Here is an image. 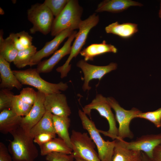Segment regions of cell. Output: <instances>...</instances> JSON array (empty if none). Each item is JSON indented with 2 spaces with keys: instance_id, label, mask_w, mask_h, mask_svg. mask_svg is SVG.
<instances>
[{
  "instance_id": "obj_1",
  "label": "cell",
  "mask_w": 161,
  "mask_h": 161,
  "mask_svg": "<svg viewBox=\"0 0 161 161\" xmlns=\"http://www.w3.org/2000/svg\"><path fill=\"white\" fill-rule=\"evenodd\" d=\"M10 134L13 139L10 141L8 149L13 161H34L38 151L29 132L20 126Z\"/></svg>"
},
{
  "instance_id": "obj_2",
  "label": "cell",
  "mask_w": 161,
  "mask_h": 161,
  "mask_svg": "<svg viewBox=\"0 0 161 161\" xmlns=\"http://www.w3.org/2000/svg\"><path fill=\"white\" fill-rule=\"evenodd\" d=\"M99 21V16L95 13L90 15L86 19L82 20L79 25L78 31L76 34L72 45L69 57L63 65L56 69V71L60 73L61 78H63L67 76L71 68L70 62L73 58H76L80 53L86 43L90 31L97 24Z\"/></svg>"
},
{
  "instance_id": "obj_3",
  "label": "cell",
  "mask_w": 161,
  "mask_h": 161,
  "mask_svg": "<svg viewBox=\"0 0 161 161\" xmlns=\"http://www.w3.org/2000/svg\"><path fill=\"white\" fill-rule=\"evenodd\" d=\"M83 8L78 0H69L66 7L54 18L51 30V35L55 36L68 29L73 30L79 28L82 20Z\"/></svg>"
},
{
  "instance_id": "obj_4",
  "label": "cell",
  "mask_w": 161,
  "mask_h": 161,
  "mask_svg": "<svg viewBox=\"0 0 161 161\" xmlns=\"http://www.w3.org/2000/svg\"><path fill=\"white\" fill-rule=\"evenodd\" d=\"M13 72L23 85H30L46 95L61 93L68 88L66 83L62 82L57 83L48 82L43 79L36 69L29 68L24 70H13Z\"/></svg>"
},
{
  "instance_id": "obj_5",
  "label": "cell",
  "mask_w": 161,
  "mask_h": 161,
  "mask_svg": "<svg viewBox=\"0 0 161 161\" xmlns=\"http://www.w3.org/2000/svg\"><path fill=\"white\" fill-rule=\"evenodd\" d=\"M83 129L88 131L90 137L95 143L99 157L101 161H112L116 140L110 141H105L102 137L94 122L87 117L82 110L78 111Z\"/></svg>"
},
{
  "instance_id": "obj_6",
  "label": "cell",
  "mask_w": 161,
  "mask_h": 161,
  "mask_svg": "<svg viewBox=\"0 0 161 161\" xmlns=\"http://www.w3.org/2000/svg\"><path fill=\"white\" fill-rule=\"evenodd\" d=\"M111 108L107 98L101 94H97L90 103L83 108L82 111L91 117V111L95 109L101 116L105 118L109 123V130L107 131L99 130V131L114 140L117 138L118 129L117 127L116 119Z\"/></svg>"
},
{
  "instance_id": "obj_7",
  "label": "cell",
  "mask_w": 161,
  "mask_h": 161,
  "mask_svg": "<svg viewBox=\"0 0 161 161\" xmlns=\"http://www.w3.org/2000/svg\"><path fill=\"white\" fill-rule=\"evenodd\" d=\"M53 16L44 3L32 5L27 11L28 19L33 25L30 30V33L39 32L44 35H47L51 32Z\"/></svg>"
},
{
  "instance_id": "obj_8",
  "label": "cell",
  "mask_w": 161,
  "mask_h": 161,
  "mask_svg": "<svg viewBox=\"0 0 161 161\" xmlns=\"http://www.w3.org/2000/svg\"><path fill=\"white\" fill-rule=\"evenodd\" d=\"M70 138L74 158H80L87 161H101L95 149L96 146L87 133L73 130Z\"/></svg>"
},
{
  "instance_id": "obj_9",
  "label": "cell",
  "mask_w": 161,
  "mask_h": 161,
  "mask_svg": "<svg viewBox=\"0 0 161 161\" xmlns=\"http://www.w3.org/2000/svg\"><path fill=\"white\" fill-rule=\"evenodd\" d=\"M107 101L115 113V119L119 124L117 139L123 140L125 138L132 139L134 134L131 131L129 125L133 119L137 118L141 112L138 109L133 108L130 110L125 109L113 97H107Z\"/></svg>"
},
{
  "instance_id": "obj_10",
  "label": "cell",
  "mask_w": 161,
  "mask_h": 161,
  "mask_svg": "<svg viewBox=\"0 0 161 161\" xmlns=\"http://www.w3.org/2000/svg\"><path fill=\"white\" fill-rule=\"evenodd\" d=\"M77 66L80 69L84 74V83L82 88L84 91H89L91 89L89 85L90 81L94 79H97L99 81L103 76L110 72L116 69L117 64L112 62L107 65L99 66L89 64L84 59L78 61Z\"/></svg>"
},
{
  "instance_id": "obj_11",
  "label": "cell",
  "mask_w": 161,
  "mask_h": 161,
  "mask_svg": "<svg viewBox=\"0 0 161 161\" xmlns=\"http://www.w3.org/2000/svg\"><path fill=\"white\" fill-rule=\"evenodd\" d=\"M120 140L125 148L143 152L151 159L152 157L154 149L161 144V133L143 135L135 140L129 142Z\"/></svg>"
},
{
  "instance_id": "obj_12",
  "label": "cell",
  "mask_w": 161,
  "mask_h": 161,
  "mask_svg": "<svg viewBox=\"0 0 161 161\" xmlns=\"http://www.w3.org/2000/svg\"><path fill=\"white\" fill-rule=\"evenodd\" d=\"M77 32V31H74L60 49L56 51L49 58L41 61L38 64L36 69L39 73L50 72L64 57L69 54L72 43Z\"/></svg>"
},
{
  "instance_id": "obj_13",
  "label": "cell",
  "mask_w": 161,
  "mask_h": 161,
  "mask_svg": "<svg viewBox=\"0 0 161 161\" xmlns=\"http://www.w3.org/2000/svg\"><path fill=\"white\" fill-rule=\"evenodd\" d=\"M46 96L38 91L36 100L31 109L27 115L23 117L21 126L26 131L29 132L45 114L46 110L44 102Z\"/></svg>"
},
{
  "instance_id": "obj_14",
  "label": "cell",
  "mask_w": 161,
  "mask_h": 161,
  "mask_svg": "<svg viewBox=\"0 0 161 161\" xmlns=\"http://www.w3.org/2000/svg\"><path fill=\"white\" fill-rule=\"evenodd\" d=\"M44 106L46 111L55 115L69 117L71 113L66 97L61 93L46 95Z\"/></svg>"
},
{
  "instance_id": "obj_15",
  "label": "cell",
  "mask_w": 161,
  "mask_h": 161,
  "mask_svg": "<svg viewBox=\"0 0 161 161\" xmlns=\"http://www.w3.org/2000/svg\"><path fill=\"white\" fill-rule=\"evenodd\" d=\"M74 31L70 29H66L55 36L51 41L46 42L44 47L37 51L32 58L31 66L38 64L43 58L54 53L65 39L68 38Z\"/></svg>"
},
{
  "instance_id": "obj_16",
  "label": "cell",
  "mask_w": 161,
  "mask_h": 161,
  "mask_svg": "<svg viewBox=\"0 0 161 161\" xmlns=\"http://www.w3.org/2000/svg\"><path fill=\"white\" fill-rule=\"evenodd\" d=\"M0 75L1 79L0 87L1 89L11 90L15 88L20 90L22 88V85L11 70L9 62L0 56Z\"/></svg>"
},
{
  "instance_id": "obj_17",
  "label": "cell",
  "mask_w": 161,
  "mask_h": 161,
  "mask_svg": "<svg viewBox=\"0 0 161 161\" xmlns=\"http://www.w3.org/2000/svg\"><path fill=\"white\" fill-rule=\"evenodd\" d=\"M23 117L19 116L11 109L0 112V132L4 134L10 133L21 126Z\"/></svg>"
},
{
  "instance_id": "obj_18",
  "label": "cell",
  "mask_w": 161,
  "mask_h": 161,
  "mask_svg": "<svg viewBox=\"0 0 161 161\" xmlns=\"http://www.w3.org/2000/svg\"><path fill=\"white\" fill-rule=\"evenodd\" d=\"M143 6L141 3L131 0H105L98 4L95 12L116 13L123 11L131 6Z\"/></svg>"
},
{
  "instance_id": "obj_19",
  "label": "cell",
  "mask_w": 161,
  "mask_h": 161,
  "mask_svg": "<svg viewBox=\"0 0 161 161\" xmlns=\"http://www.w3.org/2000/svg\"><path fill=\"white\" fill-rule=\"evenodd\" d=\"M117 49L113 45L107 44L104 40L102 43L92 44L81 50L80 55L84 58V60L93 61L97 56L108 52L116 53Z\"/></svg>"
},
{
  "instance_id": "obj_20",
  "label": "cell",
  "mask_w": 161,
  "mask_h": 161,
  "mask_svg": "<svg viewBox=\"0 0 161 161\" xmlns=\"http://www.w3.org/2000/svg\"><path fill=\"white\" fill-rule=\"evenodd\" d=\"M107 33L112 34L123 38H129L138 31L137 24L131 23L120 24L117 21L113 23L105 28Z\"/></svg>"
},
{
  "instance_id": "obj_21",
  "label": "cell",
  "mask_w": 161,
  "mask_h": 161,
  "mask_svg": "<svg viewBox=\"0 0 161 161\" xmlns=\"http://www.w3.org/2000/svg\"><path fill=\"white\" fill-rule=\"evenodd\" d=\"M115 140L112 161H142V151L128 149L122 145L120 140Z\"/></svg>"
},
{
  "instance_id": "obj_22",
  "label": "cell",
  "mask_w": 161,
  "mask_h": 161,
  "mask_svg": "<svg viewBox=\"0 0 161 161\" xmlns=\"http://www.w3.org/2000/svg\"><path fill=\"white\" fill-rule=\"evenodd\" d=\"M52 119L56 134L72 149L70 137L69 132L71 122L70 118L69 117L59 116L53 114Z\"/></svg>"
},
{
  "instance_id": "obj_23",
  "label": "cell",
  "mask_w": 161,
  "mask_h": 161,
  "mask_svg": "<svg viewBox=\"0 0 161 161\" xmlns=\"http://www.w3.org/2000/svg\"><path fill=\"white\" fill-rule=\"evenodd\" d=\"M41 154L46 155L52 152H58L67 154H72V149L60 137L54 138L39 146Z\"/></svg>"
},
{
  "instance_id": "obj_24",
  "label": "cell",
  "mask_w": 161,
  "mask_h": 161,
  "mask_svg": "<svg viewBox=\"0 0 161 161\" xmlns=\"http://www.w3.org/2000/svg\"><path fill=\"white\" fill-rule=\"evenodd\" d=\"M53 114L46 111L41 119L29 131L30 135L33 138L37 135L44 132L55 134L52 119Z\"/></svg>"
},
{
  "instance_id": "obj_25",
  "label": "cell",
  "mask_w": 161,
  "mask_h": 161,
  "mask_svg": "<svg viewBox=\"0 0 161 161\" xmlns=\"http://www.w3.org/2000/svg\"><path fill=\"white\" fill-rule=\"evenodd\" d=\"M2 30L0 31V56L9 62H13L18 51L15 47L12 41L8 36L3 38Z\"/></svg>"
},
{
  "instance_id": "obj_26",
  "label": "cell",
  "mask_w": 161,
  "mask_h": 161,
  "mask_svg": "<svg viewBox=\"0 0 161 161\" xmlns=\"http://www.w3.org/2000/svg\"><path fill=\"white\" fill-rule=\"evenodd\" d=\"M18 51L29 48L32 45V37L24 31L12 33L8 36Z\"/></svg>"
},
{
  "instance_id": "obj_27",
  "label": "cell",
  "mask_w": 161,
  "mask_h": 161,
  "mask_svg": "<svg viewBox=\"0 0 161 161\" xmlns=\"http://www.w3.org/2000/svg\"><path fill=\"white\" fill-rule=\"evenodd\" d=\"M37 51L36 47L33 45L29 48L18 51L13 62V64L19 69L27 65L31 66L32 58Z\"/></svg>"
},
{
  "instance_id": "obj_28",
  "label": "cell",
  "mask_w": 161,
  "mask_h": 161,
  "mask_svg": "<svg viewBox=\"0 0 161 161\" xmlns=\"http://www.w3.org/2000/svg\"><path fill=\"white\" fill-rule=\"evenodd\" d=\"M32 106L23 102L19 95H16L14 96L11 109L18 115L24 117L29 113Z\"/></svg>"
},
{
  "instance_id": "obj_29",
  "label": "cell",
  "mask_w": 161,
  "mask_h": 161,
  "mask_svg": "<svg viewBox=\"0 0 161 161\" xmlns=\"http://www.w3.org/2000/svg\"><path fill=\"white\" fill-rule=\"evenodd\" d=\"M137 118L144 119L152 123L157 128L161 127V107L153 111L141 112Z\"/></svg>"
},
{
  "instance_id": "obj_30",
  "label": "cell",
  "mask_w": 161,
  "mask_h": 161,
  "mask_svg": "<svg viewBox=\"0 0 161 161\" xmlns=\"http://www.w3.org/2000/svg\"><path fill=\"white\" fill-rule=\"evenodd\" d=\"M68 1L69 0H45L43 3L55 17L64 9Z\"/></svg>"
},
{
  "instance_id": "obj_31",
  "label": "cell",
  "mask_w": 161,
  "mask_h": 161,
  "mask_svg": "<svg viewBox=\"0 0 161 161\" xmlns=\"http://www.w3.org/2000/svg\"><path fill=\"white\" fill-rule=\"evenodd\" d=\"M11 90L1 89L0 91V111L5 109H11L14 94Z\"/></svg>"
},
{
  "instance_id": "obj_32",
  "label": "cell",
  "mask_w": 161,
  "mask_h": 161,
  "mask_svg": "<svg viewBox=\"0 0 161 161\" xmlns=\"http://www.w3.org/2000/svg\"><path fill=\"white\" fill-rule=\"evenodd\" d=\"M18 95L23 102L33 105L36 99L37 92L32 88L27 87L23 88Z\"/></svg>"
},
{
  "instance_id": "obj_33",
  "label": "cell",
  "mask_w": 161,
  "mask_h": 161,
  "mask_svg": "<svg viewBox=\"0 0 161 161\" xmlns=\"http://www.w3.org/2000/svg\"><path fill=\"white\" fill-rule=\"evenodd\" d=\"M74 157L72 154L52 152L46 155V160L47 161H74Z\"/></svg>"
},
{
  "instance_id": "obj_34",
  "label": "cell",
  "mask_w": 161,
  "mask_h": 161,
  "mask_svg": "<svg viewBox=\"0 0 161 161\" xmlns=\"http://www.w3.org/2000/svg\"><path fill=\"white\" fill-rule=\"evenodd\" d=\"M55 137V134L49 132L43 133L36 136L34 138L33 141L40 146Z\"/></svg>"
},
{
  "instance_id": "obj_35",
  "label": "cell",
  "mask_w": 161,
  "mask_h": 161,
  "mask_svg": "<svg viewBox=\"0 0 161 161\" xmlns=\"http://www.w3.org/2000/svg\"><path fill=\"white\" fill-rule=\"evenodd\" d=\"M8 148L2 142L0 143V161H13Z\"/></svg>"
},
{
  "instance_id": "obj_36",
  "label": "cell",
  "mask_w": 161,
  "mask_h": 161,
  "mask_svg": "<svg viewBox=\"0 0 161 161\" xmlns=\"http://www.w3.org/2000/svg\"><path fill=\"white\" fill-rule=\"evenodd\" d=\"M150 161H161V145H159L154 149Z\"/></svg>"
},
{
  "instance_id": "obj_37",
  "label": "cell",
  "mask_w": 161,
  "mask_h": 161,
  "mask_svg": "<svg viewBox=\"0 0 161 161\" xmlns=\"http://www.w3.org/2000/svg\"><path fill=\"white\" fill-rule=\"evenodd\" d=\"M142 161H150V159L147 155L142 151Z\"/></svg>"
},
{
  "instance_id": "obj_38",
  "label": "cell",
  "mask_w": 161,
  "mask_h": 161,
  "mask_svg": "<svg viewBox=\"0 0 161 161\" xmlns=\"http://www.w3.org/2000/svg\"><path fill=\"white\" fill-rule=\"evenodd\" d=\"M75 159L77 161H87L82 159H81L80 158L78 157H75Z\"/></svg>"
},
{
  "instance_id": "obj_39",
  "label": "cell",
  "mask_w": 161,
  "mask_h": 161,
  "mask_svg": "<svg viewBox=\"0 0 161 161\" xmlns=\"http://www.w3.org/2000/svg\"><path fill=\"white\" fill-rule=\"evenodd\" d=\"M159 16L160 18L161 19V1L160 3V9L159 12Z\"/></svg>"
},
{
  "instance_id": "obj_40",
  "label": "cell",
  "mask_w": 161,
  "mask_h": 161,
  "mask_svg": "<svg viewBox=\"0 0 161 161\" xmlns=\"http://www.w3.org/2000/svg\"><path fill=\"white\" fill-rule=\"evenodd\" d=\"M2 12H4V11L1 8H0V14H4V13Z\"/></svg>"
},
{
  "instance_id": "obj_41",
  "label": "cell",
  "mask_w": 161,
  "mask_h": 161,
  "mask_svg": "<svg viewBox=\"0 0 161 161\" xmlns=\"http://www.w3.org/2000/svg\"><path fill=\"white\" fill-rule=\"evenodd\" d=\"M160 145H161V144H160Z\"/></svg>"
},
{
  "instance_id": "obj_42",
  "label": "cell",
  "mask_w": 161,
  "mask_h": 161,
  "mask_svg": "<svg viewBox=\"0 0 161 161\" xmlns=\"http://www.w3.org/2000/svg\"><path fill=\"white\" fill-rule=\"evenodd\" d=\"M75 161H77L75 160Z\"/></svg>"
}]
</instances>
